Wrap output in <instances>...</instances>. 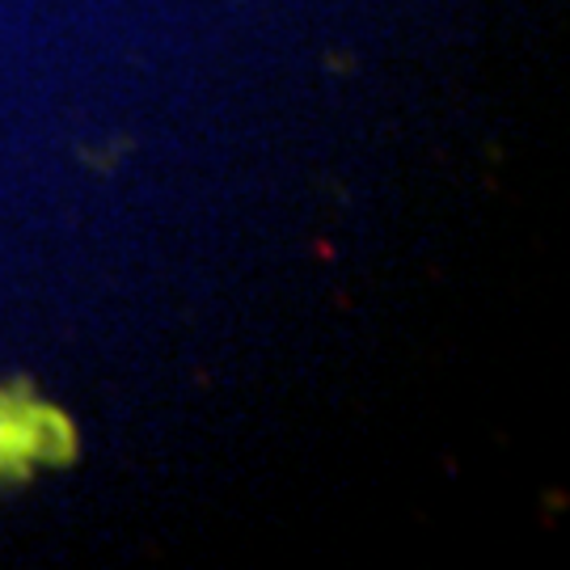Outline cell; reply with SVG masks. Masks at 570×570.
I'll return each mask as SVG.
<instances>
[{
	"mask_svg": "<svg viewBox=\"0 0 570 570\" xmlns=\"http://www.w3.org/2000/svg\"><path fill=\"white\" fill-rule=\"evenodd\" d=\"M63 423L60 410L21 402L0 393V473L26 478L30 465H63L72 461L77 440H51V428Z\"/></svg>",
	"mask_w": 570,
	"mask_h": 570,
	"instance_id": "cell-1",
	"label": "cell"
}]
</instances>
